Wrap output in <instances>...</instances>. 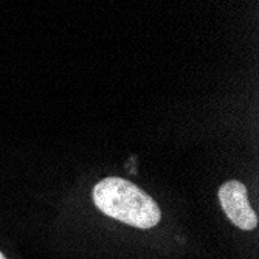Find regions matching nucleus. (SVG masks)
I'll return each instance as SVG.
<instances>
[{"mask_svg":"<svg viewBox=\"0 0 259 259\" xmlns=\"http://www.w3.org/2000/svg\"><path fill=\"white\" fill-rule=\"evenodd\" d=\"M93 202L106 216L141 230L155 227L161 219L155 200L132 182L120 177L100 180L93 188Z\"/></svg>","mask_w":259,"mask_h":259,"instance_id":"obj_1","label":"nucleus"},{"mask_svg":"<svg viewBox=\"0 0 259 259\" xmlns=\"http://www.w3.org/2000/svg\"><path fill=\"white\" fill-rule=\"evenodd\" d=\"M219 202L228 219L241 230L250 231L257 225V216L250 206L247 188L238 180H230L219 188Z\"/></svg>","mask_w":259,"mask_h":259,"instance_id":"obj_2","label":"nucleus"},{"mask_svg":"<svg viewBox=\"0 0 259 259\" xmlns=\"http://www.w3.org/2000/svg\"><path fill=\"white\" fill-rule=\"evenodd\" d=\"M0 259H7V257H5V254H4L2 251H0Z\"/></svg>","mask_w":259,"mask_h":259,"instance_id":"obj_3","label":"nucleus"}]
</instances>
